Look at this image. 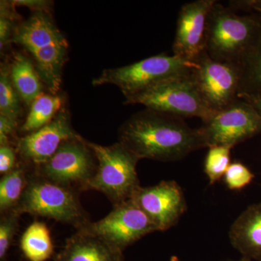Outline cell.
I'll return each mask as SVG.
<instances>
[{"label":"cell","instance_id":"4dcf8cb0","mask_svg":"<svg viewBox=\"0 0 261 261\" xmlns=\"http://www.w3.org/2000/svg\"><path fill=\"white\" fill-rule=\"evenodd\" d=\"M13 4L19 5V6H27L29 8L35 9L37 11H45L46 8H47L49 5V2L39 1V0H18V1H13Z\"/></svg>","mask_w":261,"mask_h":261},{"label":"cell","instance_id":"7c38bea8","mask_svg":"<svg viewBox=\"0 0 261 261\" xmlns=\"http://www.w3.org/2000/svg\"><path fill=\"white\" fill-rule=\"evenodd\" d=\"M216 0H197L181 7L177 19L173 55L195 62L205 51L207 20Z\"/></svg>","mask_w":261,"mask_h":261},{"label":"cell","instance_id":"5bb4252c","mask_svg":"<svg viewBox=\"0 0 261 261\" xmlns=\"http://www.w3.org/2000/svg\"><path fill=\"white\" fill-rule=\"evenodd\" d=\"M228 237L243 257L261 261V202L249 206L237 218Z\"/></svg>","mask_w":261,"mask_h":261},{"label":"cell","instance_id":"9a60e30c","mask_svg":"<svg viewBox=\"0 0 261 261\" xmlns=\"http://www.w3.org/2000/svg\"><path fill=\"white\" fill-rule=\"evenodd\" d=\"M122 253L97 237L80 229L67 240L54 261H123Z\"/></svg>","mask_w":261,"mask_h":261},{"label":"cell","instance_id":"277c9868","mask_svg":"<svg viewBox=\"0 0 261 261\" xmlns=\"http://www.w3.org/2000/svg\"><path fill=\"white\" fill-rule=\"evenodd\" d=\"M97 161L88 189L102 192L114 205L130 200L140 188L137 172L140 159L121 143L102 146L88 142Z\"/></svg>","mask_w":261,"mask_h":261},{"label":"cell","instance_id":"ac0fdd59","mask_svg":"<svg viewBox=\"0 0 261 261\" xmlns=\"http://www.w3.org/2000/svg\"><path fill=\"white\" fill-rule=\"evenodd\" d=\"M12 83L24 102L32 106L42 94V84L35 67L27 57L16 54L10 67Z\"/></svg>","mask_w":261,"mask_h":261},{"label":"cell","instance_id":"9c48e42d","mask_svg":"<svg viewBox=\"0 0 261 261\" xmlns=\"http://www.w3.org/2000/svg\"><path fill=\"white\" fill-rule=\"evenodd\" d=\"M80 229L97 237L121 252L145 235L158 231L147 214L132 199L114 205L104 219L89 223Z\"/></svg>","mask_w":261,"mask_h":261},{"label":"cell","instance_id":"44dd1931","mask_svg":"<svg viewBox=\"0 0 261 261\" xmlns=\"http://www.w3.org/2000/svg\"><path fill=\"white\" fill-rule=\"evenodd\" d=\"M62 99L56 95L42 94L32 103L22 132L31 134L46 126L61 111Z\"/></svg>","mask_w":261,"mask_h":261},{"label":"cell","instance_id":"8992f818","mask_svg":"<svg viewBox=\"0 0 261 261\" xmlns=\"http://www.w3.org/2000/svg\"><path fill=\"white\" fill-rule=\"evenodd\" d=\"M126 104L143 105L147 109L180 117H197L202 122L215 112L207 107L199 93L192 72L175 77L132 96Z\"/></svg>","mask_w":261,"mask_h":261},{"label":"cell","instance_id":"1f68e13d","mask_svg":"<svg viewBox=\"0 0 261 261\" xmlns=\"http://www.w3.org/2000/svg\"><path fill=\"white\" fill-rule=\"evenodd\" d=\"M238 98L251 105L261 116V94H240Z\"/></svg>","mask_w":261,"mask_h":261},{"label":"cell","instance_id":"7a4b0ae2","mask_svg":"<svg viewBox=\"0 0 261 261\" xmlns=\"http://www.w3.org/2000/svg\"><path fill=\"white\" fill-rule=\"evenodd\" d=\"M260 27V15H239L216 1L207 20L206 53L216 61L238 65Z\"/></svg>","mask_w":261,"mask_h":261},{"label":"cell","instance_id":"d4e9b609","mask_svg":"<svg viewBox=\"0 0 261 261\" xmlns=\"http://www.w3.org/2000/svg\"><path fill=\"white\" fill-rule=\"evenodd\" d=\"M20 215L15 211L5 213L0 221V261L6 260L13 238L18 229Z\"/></svg>","mask_w":261,"mask_h":261},{"label":"cell","instance_id":"8fae6325","mask_svg":"<svg viewBox=\"0 0 261 261\" xmlns=\"http://www.w3.org/2000/svg\"><path fill=\"white\" fill-rule=\"evenodd\" d=\"M132 199L147 214L158 231L173 227L187 210L183 190L174 181L140 187Z\"/></svg>","mask_w":261,"mask_h":261},{"label":"cell","instance_id":"cb8c5ba5","mask_svg":"<svg viewBox=\"0 0 261 261\" xmlns=\"http://www.w3.org/2000/svg\"><path fill=\"white\" fill-rule=\"evenodd\" d=\"M231 149L226 146L216 145L208 147L204 163V171L210 185L224 178L231 164Z\"/></svg>","mask_w":261,"mask_h":261},{"label":"cell","instance_id":"603a6c76","mask_svg":"<svg viewBox=\"0 0 261 261\" xmlns=\"http://www.w3.org/2000/svg\"><path fill=\"white\" fill-rule=\"evenodd\" d=\"M20 98L12 83L10 68L5 65H2L0 73V115L17 122L21 111Z\"/></svg>","mask_w":261,"mask_h":261},{"label":"cell","instance_id":"ba28073f","mask_svg":"<svg viewBox=\"0 0 261 261\" xmlns=\"http://www.w3.org/2000/svg\"><path fill=\"white\" fill-rule=\"evenodd\" d=\"M202 123L199 129L205 148L222 145L232 149L261 133L260 115L251 105L240 98Z\"/></svg>","mask_w":261,"mask_h":261},{"label":"cell","instance_id":"7402d4cb","mask_svg":"<svg viewBox=\"0 0 261 261\" xmlns=\"http://www.w3.org/2000/svg\"><path fill=\"white\" fill-rule=\"evenodd\" d=\"M27 181L23 168H15L3 175L0 181V211L2 214L13 211L23 195Z\"/></svg>","mask_w":261,"mask_h":261},{"label":"cell","instance_id":"30bf717a","mask_svg":"<svg viewBox=\"0 0 261 261\" xmlns=\"http://www.w3.org/2000/svg\"><path fill=\"white\" fill-rule=\"evenodd\" d=\"M192 71L201 97L214 112L224 110L239 99L240 67L233 63L213 59L204 51L195 61Z\"/></svg>","mask_w":261,"mask_h":261},{"label":"cell","instance_id":"484cf974","mask_svg":"<svg viewBox=\"0 0 261 261\" xmlns=\"http://www.w3.org/2000/svg\"><path fill=\"white\" fill-rule=\"evenodd\" d=\"M255 175L243 163L233 162L228 166L224 181L230 190H241L248 186Z\"/></svg>","mask_w":261,"mask_h":261},{"label":"cell","instance_id":"f1b7e54d","mask_svg":"<svg viewBox=\"0 0 261 261\" xmlns=\"http://www.w3.org/2000/svg\"><path fill=\"white\" fill-rule=\"evenodd\" d=\"M17 122L0 115V145H9L10 135L14 132Z\"/></svg>","mask_w":261,"mask_h":261},{"label":"cell","instance_id":"d6a6232c","mask_svg":"<svg viewBox=\"0 0 261 261\" xmlns=\"http://www.w3.org/2000/svg\"><path fill=\"white\" fill-rule=\"evenodd\" d=\"M228 261H251L250 259L247 258V257H243V258L240 259L239 260H228Z\"/></svg>","mask_w":261,"mask_h":261},{"label":"cell","instance_id":"ffe728a7","mask_svg":"<svg viewBox=\"0 0 261 261\" xmlns=\"http://www.w3.org/2000/svg\"><path fill=\"white\" fill-rule=\"evenodd\" d=\"M240 94H261V27L251 46L239 63Z\"/></svg>","mask_w":261,"mask_h":261},{"label":"cell","instance_id":"6da1fadb","mask_svg":"<svg viewBox=\"0 0 261 261\" xmlns=\"http://www.w3.org/2000/svg\"><path fill=\"white\" fill-rule=\"evenodd\" d=\"M119 142L139 159L176 161L205 148L199 128L180 117L147 109L136 113L119 130Z\"/></svg>","mask_w":261,"mask_h":261},{"label":"cell","instance_id":"3957f363","mask_svg":"<svg viewBox=\"0 0 261 261\" xmlns=\"http://www.w3.org/2000/svg\"><path fill=\"white\" fill-rule=\"evenodd\" d=\"M197 67L196 62L187 61L174 55L161 54L126 66L103 70L92 84H113L121 89L127 99L165 81L191 73Z\"/></svg>","mask_w":261,"mask_h":261},{"label":"cell","instance_id":"e0dca14e","mask_svg":"<svg viewBox=\"0 0 261 261\" xmlns=\"http://www.w3.org/2000/svg\"><path fill=\"white\" fill-rule=\"evenodd\" d=\"M67 51L68 42L30 51L38 74L53 95H56L61 87L62 70L66 61Z\"/></svg>","mask_w":261,"mask_h":261},{"label":"cell","instance_id":"d6986e66","mask_svg":"<svg viewBox=\"0 0 261 261\" xmlns=\"http://www.w3.org/2000/svg\"><path fill=\"white\" fill-rule=\"evenodd\" d=\"M20 248L29 261H47L54 252L49 229L44 223L35 221L24 231Z\"/></svg>","mask_w":261,"mask_h":261},{"label":"cell","instance_id":"83f0119b","mask_svg":"<svg viewBox=\"0 0 261 261\" xmlns=\"http://www.w3.org/2000/svg\"><path fill=\"white\" fill-rule=\"evenodd\" d=\"M5 7V3H1V18H0V43L1 48L9 40L13 24L10 16L9 10Z\"/></svg>","mask_w":261,"mask_h":261},{"label":"cell","instance_id":"5b68a950","mask_svg":"<svg viewBox=\"0 0 261 261\" xmlns=\"http://www.w3.org/2000/svg\"><path fill=\"white\" fill-rule=\"evenodd\" d=\"M18 214H29L73 225L79 229L89 224L73 190L42 177L29 180L18 205Z\"/></svg>","mask_w":261,"mask_h":261},{"label":"cell","instance_id":"52a82bcc","mask_svg":"<svg viewBox=\"0 0 261 261\" xmlns=\"http://www.w3.org/2000/svg\"><path fill=\"white\" fill-rule=\"evenodd\" d=\"M94 152L80 137L65 141L47 162L39 166V174L47 181L73 190H88L96 171Z\"/></svg>","mask_w":261,"mask_h":261},{"label":"cell","instance_id":"4fadbf2b","mask_svg":"<svg viewBox=\"0 0 261 261\" xmlns=\"http://www.w3.org/2000/svg\"><path fill=\"white\" fill-rule=\"evenodd\" d=\"M80 137L70 126L68 113L62 110L46 126L20 138L17 143V152L27 162L40 166L47 162L65 141Z\"/></svg>","mask_w":261,"mask_h":261},{"label":"cell","instance_id":"f546056e","mask_svg":"<svg viewBox=\"0 0 261 261\" xmlns=\"http://www.w3.org/2000/svg\"><path fill=\"white\" fill-rule=\"evenodd\" d=\"M229 8L231 9L243 10L245 11H254L261 16V0H245V1H231Z\"/></svg>","mask_w":261,"mask_h":261},{"label":"cell","instance_id":"2e32d148","mask_svg":"<svg viewBox=\"0 0 261 261\" xmlns=\"http://www.w3.org/2000/svg\"><path fill=\"white\" fill-rule=\"evenodd\" d=\"M13 41L29 51L67 42L46 11H36L18 27L13 34Z\"/></svg>","mask_w":261,"mask_h":261},{"label":"cell","instance_id":"4316f807","mask_svg":"<svg viewBox=\"0 0 261 261\" xmlns=\"http://www.w3.org/2000/svg\"><path fill=\"white\" fill-rule=\"evenodd\" d=\"M15 152L9 145L0 147V173L5 175L11 172L15 167Z\"/></svg>","mask_w":261,"mask_h":261}]
</instances>
